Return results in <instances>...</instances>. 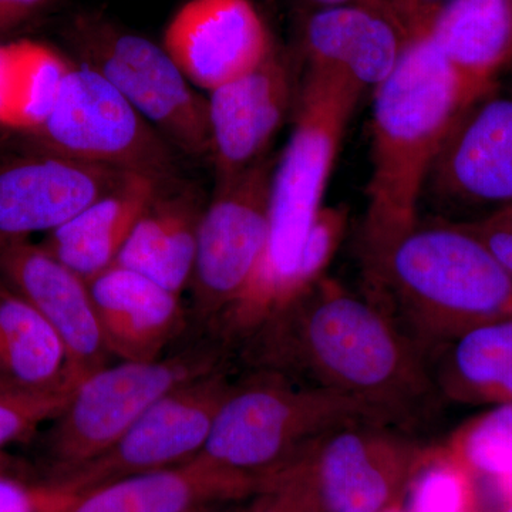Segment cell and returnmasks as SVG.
Here are the masks:
<instances>
[{"label": "cell", "mask_w": 512, "mask_h": 512, "mask_svg": "<svg viewBox=\"0 0 512 512\" xmlns=\"http://www.w3.org/2000/svg\"><path fill=\"white\" fill-rule=\"evenodd\" d=\"M476 234L512 276V207L480 221L461 222Z\"/></svg>", "instance_id": "31"}, {"label": "cell", "mask_w": 512, "mask_h": 512, "mask_svg": "<svg viewBox=\"0 0 512 512\" xmlns=\"http://www.w3.org/2000/svg\"><path fill=\"white\" fill-rule=\"evenodd\" d=\"M466 104L456 76L429 37H410L396 70L373 96L362 258L389 247L419 221L431 165Z\"/></svg>", "instance_id": "4"}, {"label": "cell", "mask_w": 512, "mask_h": 512, "mask_svg": "<svg viewBox=\"0 0 512 512\" xmlns=\"http://www.w3.org/2000/svg\"><path fill=\"white\" fill-rule=\"evenodd\" d=\"M357 421L384 423L372 407L345 394L251 370L232 384L195 458L254 497L269 478L329 433Z\"/></svg>", "instance_id": "5"}, {"label": "cell", "mask_w": 512, "mask_h": 512, "mask_svg": "<svg viewBox=\"0 0 512 512\" xmlns=\"http://www.w3.org/2000/svg\"><path fill=\"white\" fill-rule=\"evenodd\" d=\"M410 37L396 12L350 5L309 12L301 46L308 69L375 90L396 70Z\"/></svg>", "instance_id": "18"}, {"label": "cell", "mask_w": 512, "mask_h": 512, "mask_svg": "<svg viewBox=\"0 0 512 512\" xmlns=\"http://www.w3.org/2000/svg\"><path fill=\"white\" fill-rule=\"evenodd\" d=\"M164 184L167 181L151 175L128 173L119 187L49 232L40 245L74 274L90 281L116 264L138 218Z\"/></svg>", "instance_id": "22"}, {"label": "cell", "mask_w": 512, "mask_h": 512, "mask_svg": "<svg viewBox=\"0 0 512 512\" xmlns=\"http://www.w3.org/2000/svg\"><path fill=\"white\" fill-rule=\"evenodd\" d=\"M232 384L224 366L177 387L154 403L106 453L47 484L80 493L119 478L187 463L207 443Z\"/></svg>", "instance_id": "11"}, {"label": "cell", "mask_w": 512, "mask_h": 512, "mask_svg": "<svg viewBox=\"0 0 512 512\" xmlns=\"http://www.w3.org/2000/svg\"><path fill=\"white\" fill-rule=\"evenodd\" d=\"M205 202L180 178L164 184L138 218L116 264L183 296L190 289Z\"/></svg>", "instance_id": "21"}, {"label": "cell", "mask_w": 512, "mask_h": 512, "mask_svg": "<svg viewBox=\"0 0 512 512\" xmlns=\"http://www.w3.org/2000/svg\"><path fill=\"white\" fill-rule=\"evenodd\" d=\"M53 0H0V35L18 29Z\"/></svg>", "instance_id": "33"}, {"label": "cell", "mask_w": 512, "mask_h": 512, "mask_svg": "<svg viewBox=\"0 0 512 512\" xmlns=\"http://www.w3.org/2000/svg\"><path fill=\"white\" fill-rule=\"evenodd\" d=\"M423 198L437 217L456 222L512 207V90L498 84L461 109L431 165Z\"/></svg>", "instance_id": "10"}, {"label": "cell", "mask_w": 512, "mask_h": 512, "mask_svg": "<svg viewBox=\"0 0 512 512\" xmlns=\"http://www.w3.org/2000/svg\"><path fill=\"white\" fill-rule=\"evenodd\" d=\"M493 512H512V503L504 505V507L498 508Z\"/></svg>", "instance_id": "37"}, {"label": "cell", "mask_w": 512, "mask_h": 512, "mask_svg": "<svg viewBox=\"0 0 512 512\" xmlns=\"http://www.w3.org/2000/svg\"><path fill=\"white\" fill-rule=\"evenodd\" d=\"M423 35L470 103L495 89L501 74L512 67V2L448 0Z\"/></svg>", "instance_id": "19"}, {"label": "cell", "mask_w": 512, "mask_h": 512, "mask_svg": "<svg viewBox=\"0 0 512 512\" xmlns=\"http://www.w3.org/2000/svg\"><path fill=\"white\" fill-rule=\"evenodd\" d=\"M200 512H218L217 507L214 508H208V510L200 511Z\"/></svg>", "instance_id": "38"}, {"label": "cell", "mask_w": 512, "mask_h": 512, "mask_svg": "<svg viewBox=\"0 0 512 512\" xmlns=\"http://www.w3.org/2000/svg\"><path fill=\"white\" fill-rule=\"evenodd\" d=\"M362 266L363 295L427 362L464 333L512 316V276L461 222L419 218Z\"/></svg>", "instance_id": "2"}, {"label": "cell", "mask_w": 512, "mask_h": 512, "mask_svg": "<svg viewBox=\"0 0 512 512\" xmlns=\"http://www.w3.org/2000/svg\"><path fill=\"white\" fill-rule=\"evenodd\" d=\"M0 474L37 480L35 467L18 457H13L8 451H0Z\"/></svg>", "instance_id": "35"}, {"label": "cell", "mask_w": 512, "mask_h": 512, "mask_svg": "<svg viewBox=\"0 0 512 512\" xmlns=\"http://www.w3.org/2000/svg\"><path fill=\"white\" fill-rule=\"evenodd\" d=\"M511 2H512V0H511Z\"/></svg>", "instance_id": "40"}, {"label": "cell", "mask_w": 512, "mask_h": 512, "mask_svg": "<svg viewBox=\"0 0 512 512\" xmlns=\"http://www.w3.org/2000/svg\"><path fill=\"white\" fill-rule=\"evenodd\" d=\"M380 512H407L406 508H404L403 503L394 504L392 507L386 508V510Z\"/></svg>", "instance_id": "36"}, {"label": "cell", "mask_w": 512, "mask_h": 512, "mask_svg": "<svg viewBox=\"0 0 512 512\" xmlns=\"http://www.w3.org/2000/svg\"><path fill=\"white\" fill-rule=\"evenodd\" d=\"M29 141L83 163L178 180V151L101 74L73 62Z\"/></svg>", "instance_id": "8"}, {"label": "cell", "mask_w": 512, "mask_h": 512, "mask_svg": "<svg viewBox=\"0 0 512 512\" xmlns=\"http://www.w3.org/2000/svg\"><path fill=\"white\" fill-rule=\"evenodd\" d=\"M0 279L36 309L62 340L77 383L109 365L89 285L40 244L0 248Z\"/></svg>", "instance_id": "15"}, {"label": "cell", "mask_w": 512, "mask_h": 512, "mask_svg": "<svg viewBox=\"0 0 512 512\" xmlns=\"http://www.w3.org/2000/svg\"><path fill=\"white\" fill-rule=\"evenodd\" d=\"M251 494L197 458L67 493L53 512H200L249 500Z\"/></svg>", "instance_id": "20"}, {"label": "cell", "mask_w": 512, "mask_h": 512, "mask_svg": "<svg viewBox=\"0 0 512 512\" xmlns=\"http://www.w3.org/2000/svg\"><path fill=\"white\" fill-rule=\"evenodd\" d=\"M293 77L274 52L238 79L208 93L210 158L222 183L266 156L293 101Z\"/></svg>", "instance_id": "16"}, {"label": "cell", "mask_w": 512, "mask_h": 512, "mask_svg": "<svg viewBox=\"0 0 512 512\" xmlns=\"http://www.w3.org/2000/svg\"><path fill=\"white\" fill-rule=\"evenodd\" d=\"M0 384L36 393L69 392L79 386L55 329L2 279Z\"/></svg>", "instance_id": "24"}, {"label": "cell", "mask_w": 512, "mask_h": 512, "mask_svg": "<svg viewBox=\"0 0 512 512\" xmlns=\"http://www.w3.org/2000/svg\"><path fill=\"white\" fill-rule=\"evenodd\" d=\"M228 353L204 335L150 362L107 365L76 387L56 419L40 434L43 483H55L96 460L165 394L228 365Z\"/></svg>", "instance_id": "6"}, {"label": "cell", "mask_w": 512, "mask_h": 512, "mask_svg": "<svg viewBox=\"0 0 512 512\" xmlns=\"http://www.w3.org/2000/svg\"><path fill=\"white\" fill-rule=\"evenodd\" d=\"M448 0H393L394 9L410 36L419 35Z\"/></svg>", "instance_id": "32"}, {"label": "cell", "mask_w": 512, "mask_h": 512, "mask_svg": "<svg viewBox=\"0 0 512 512\" xmlns=\"http://www.w3.org/2000/svg\"><path fill=\"white\" fill-rule=\"evenodd\" d=\"M363 92L339 74L306 72L291 137L272 174L264 256L241 298L217 320L218 332L228 343L245 342L302 295L298 272L303 248Z\"/></svg>", "instance_id": "3"}, {"label": "cell", "mask_w": 512, "mask_h": 512, "mask_svg": "<svg viewBox=\"0 0 512 512\" xmlns=\"http://www.w3.org/2000/svg\"><path fill=\"white\" fill-rule=\"evenodd\" d=\"M87 285L104 342L117 359H160L192 325L183 296L124 266L111 265Z\"/></svg>", "instance_id": "17"}, {"label": "cell", "mask_w": 512, "mask_h": 512, "mask_svg": "<svg viewBox=\"0 0 512 512\" xmlns=\"http://www.w3.org/2000/svg\"><path fill=\"white\" fill-rule=\"evenodd\" d=\"M249 370L345 394L409 431L441 397L429 362L375 303L323 276L245 340Z\"/></svg>", "instance_id": "1"}, {"label": "cell", "mask_w": 512, "mask_h": 512, "mask_svg": "<svg viewBox=\"0 0 512 512\" xmlns=\"http://www.w3.org/2000/svg\"><path fill=\"white\" fill-rule=\"evenodd\" d=\"M72 64L42 43L0 45V126L30 133L45 119Z\"/></svg>", "instance_id": "25"}, {"label": "cell", "mask_w": 512, "mask_h": 512, "mask_svg": "<svg viewBox=\"0 0 512 512\" xmlns=\"http://www.w3.org/2000/svg\"><path fill=\"white\" fill-rule=\"evenodd\" d=\"M443 444L473 478L478 503L494 501L490 512L512 503V404L471 417Z\"/></svg>", "instance_id": "26"}, {"label": "cell", "mask_w": 512, "mask_h": 512, "mask_svg": "<svg viewBox=\"0 0 512 512\" xmlns=\"http://www.w3.org/2000/svg\"><path fill=\"white\" fill-rule=\"evenodd\" d=\"M74 390L36 393L0 384V451L39 436L43 424L59 416Z\"/></svg>", "instance_id": "28"}, {"label": "cell", "mask_w": 512, "mask_h": 512, "mask_svg": "<svg viewBox=\"0 0 512 512\" xmlns=\"http://www.w3.org/2000/svg\"><path fill=\"white\" fill-rule=\"evenodd\" d=\"M163 47L207 93L252 72L275 49L251 0H188L168 22Z\"/></svg>", "instance_id": "14"}, {"label": "cell", "mask_w": 512, "mask_h": 512, "mask_svg": "<svg viewBox=\"0 0 512 512\" xmlns=\"http://www.w3.org/2000/svg\"><path fill=\"white\" fill-rule=\"evenodd\" d=\"M441 400L512 404V316L464 333L429 359Z\"/></svg>", "instance_id": "23"}, {"label": "cell", "mask_w": 512, "mask_h": 512, "mask_svg": "<svg viewBox=\"0 0 512 512\" xmlns=\"http://www.w3.org/2000/svg\"><path fill=\"white\" fill-rule=\"evenodd\" d=\"M299 2L311 10V12L312 10L338 8V6L350 5L370 6V8L386 10V12H396L393 0H299Z\"/></svg>", "instance_id": "34"}, {"label": "cell", "mask_w": 512, "mask_h": 512, "mask_svg": "<svg viewBox=\"0 0 512 512\" xmlns=\"http://www.w3.org/2000/svg\"><path fill=\"white\" fill-rule=\"evenodd\" d=\"M275 164L265 156L235 177L215 183L205 204L190 285V316L197 335L207 332L254 278L268 242Z\"/></svg>", "instance_id": "9"}, {"label": "cell", "mask_w": 512, "mask_h": 512, "mask_svg": "<svg viewBox=\"0 0 512 512\" xmlns=\"http://www.w3.org/2000/svg\"><path fill=\"white\" fill-rule=\"evenodd\" d=\"M64 495L43 481L0 474V512H53Z\"/></svg>", "instance_id": "30"}, {"label": "cell", "mask_w": 512, "mask_h": 512, "mask_svg": "<svg viewBox=\"0 0 512 512\" xmlns=\"http://www.w3.org/2000/svg\"><path fill=\"white\" fill-rule=\"evenodd\" d=\"M426 446L409 431L357 421L313 447V478L326 512H380L403 503Z\"/></svg>", "instance_id": "13"}, {"label": "cell", "mask_w": 512, "mask_h": 512, "mask_svg": "<svg viewBox=\"0 0 512 512\" xmlns=\"http://www.w3.org/2000/svg\"><path fill=\"white\" fill-rule=\"evenodd\" d=\"M510 90H512V86H511V89H510Z\"/></svg>", "instance_id": "39"}, {"label": "cell", "mask_w": 512, "mask_h": 512, "mask_svg": "<svg viewBox=\"0 0 512 512\" xmlns=\"http://www.w3.org/2000/svg\"><path fill=\"white\" fill-rule=\"evenodd\" d=\"M403 505L407 512H480L473 478L444 444L424 448Z\"/></svg>", "instance_id": "27"}, {"label": "cell", "mask_w": 512, "mask_h": 512, "mask_svg": "<svg viewBox=\"0 0 512 512\" xmlns=\"http://www.w3.org/2000/svg\"><path fill=\"white\" fill-rule=\"evenodd\" d=\"M66 37L76 62L113 84L178 153L210 157L207 99L163 45L99 12L74 16Z\"/></svg>", "instance_id": "7"}, {"label": "cell", "mask_w": 512, "mask_h": 512, "mask_svg": "<svg viewBox=\"0 0 512 512\" xmlns=\"http://www.w3.org/2000/svg\"><path fill=\"white\" fill-rule=\"evenodd\" d=\"M313 447L269 478L248 507L238 512H326L313 478Z\"/></svg>", "instance_id": "29"}, {"label": "cell", "mask_w": 512, "mask_h": 512, "mask_svg": "<svg viewBox=\"0 0 512 512\" xmlns=\"http://www.w3.org/2000/svg\"><path fill=\"white\" fill-rule=\"evenodd\" d=\"M127 174L73 160L29 140L0 148V248L62 227L119 187Z\"/></svg>", "instance_id": "12"}]
</instances>
